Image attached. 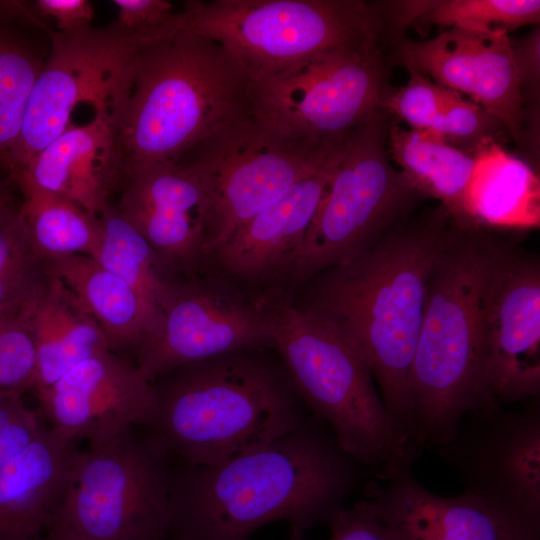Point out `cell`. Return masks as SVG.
Instances as JSON below:
<instances>
[{
  "label": "cell",
  "mask_w": 540,
  "mask_h": 540,
  "mask_svg": "<svg viewBox=\"0 0 540 540\" xmlns=\"http://www.w3.org/2000/svg\"><path fill=\"white\" fill-rule=\"evenodd\" d=\"M313 415L272 443L216 465L182 463L170 478V540H250L285 521L328 524L359 482V465Z\"/></svg>",
  "instance_id": "obj_1"
},
{
  "label": "cell",
  "mask_w": 540,
  "mask_h": 540,
  "mask_svg": "<svg viewBox=\"0 0 540 540\" xmlns=\"http://www.w3.org/2000/svg\"><path fill=\"white\" fill-rule=\"evenodd\" d=\"M452 223L440 205L410 216L368 251L311 278L313 286L300 308L335 327L360 353L410 447V370L429 277Z\"/></svg>",
  "instance_id": "obj_2"
},
{
  "label": "cell",
  "mask_w": 540,
  "mask_h": 540,
  "mask_svg": "<svg viewBox=\"0 0 540 540\" xmlns=\"http://www.w3.org/2000/svg\"><path fill=\"white\" fill-rule=\"evenodd\" d=\"M249 91L240 65L208 37L180 29L140 44L109 105L125 180L252 115Z\"/></svg>",
  "instance_id": "obj_3"
},
{
  "label": "cell",
  "mask_w": 540,
  "mask_h": 540,
  "mask_svg": "<svg viewBox=\"0 0 540 540\" xmlns=\"http://www.w3.org/2000/svg\"><path fill=\"white\" fill-rule=\"evenodd\" d=\"M263 350L189 363L153 380L146 432L170 458L209 466L299 429L306 406L282 361Z\"/></svg>",
  "instance_id": "obj_4"
},
{
  "label": "cell",
  "mask_w": 540,
  "mask_h": 540,
  "mask_svg": "<svg viewBox=\"0 0 540 540\" xmlns=\"http://www.w3.org/2000/svg\"><path fill=\"white\" fill-rule=\"evenodd\" d=\"M487 230L453 222L429 277L409 377L418 454L449 443L470 412L499 403L482 371L485 300L502 244Z\"/></svg>",
  "instance_id": "obj_5"
},
{
  "label": "cell",
  "mask_w": 540,
  "mask_h": 540,
  "mask_svg": "<svg viewBox=\"0 0 540 540\" xmlns=\"http://www.w3.org/2000/svg\"><path fill=\"white\" fill-rule=\"evenodd\" d=\"M252 303L306 408L341 450L378 479L412 465L418 454L394 426L356 348L335 327L278 292L262 293Z\"/></svg>",
  "instance_id": "obj_6"
},
{
  "label": "cell",
  "mask_w": 540,
  "mask_h": 540,
  "mask_svg": "<svg viewBox=\"0 0 540 540\" xmlns=\"http://www.w3.org/2000/svg\"><path fill=\"white\" fill-rule=\"evenodd\" d=\"M181 29L219 43L251 82L317 55L380 42L382 4L360 0H188Z\"/></svg>",
  "instance_id": "obj_7"
},
{
  "label": "cell",
  "mask_w": 540,
  "mask_h": 540,
  "mask_svg": "<svg viewBox=\"0 0 540 540\" xmlns=\"http://www.w3.org/2000/svg\"><path fill=\"white\" fill-rule=\"evenodd\" d=\"M388 116L377 108L346 138L317 212L285 272L296 284L368 251L424 199L392 164Z\"/></svg>",
  "instance_id": "obj_8"
},
{
  "label": "cell",
  "mask_w": 540,
  "mask_h": 540,
  "mask_svg": "<svg viewBox=\"0 0 540 540\" xmlns=\"http://www.w3.org/2000/svg\"><path fill=\"white\" fill-rule=\"evenodd\" d=\"M170 456L131 428L79 452L45 532L71 540H166Z\"/></svg>",
  "instance_id": "obj_9"
},
{
  "label": "cell",
  "mask_w": 540,
  "mask_h": 540,
  "mask_svg": "<svg viewBox=\"0 0 540 540\" xmlns=\"http://www.w3.org/2000/svg\"><path fill=\"white\" fill-rule=\"evenodd\" d=\"M345 140L317 143L284 136L250 115L185 154L177 162L197 177L209 200L204 257L298 182L334 161Z\"/></svg>",
  "instance_id": "obj_10"
},
{
  "label": "cell",
  "mask_w": 540,
  "mask_h": 540,
  "mask_svg": "<svg viewBox=\"0 0 540 540\" xmlns=\"http://www.w3.org/2000/svg\"><path fill=\"white\" fill-rule=\"evenodd\" d=\"M386 76L379 42L338 48L250 81L251 113L284 136L341 142L380 108Z\"/></svg>",
  "instance_id": "obj_11"
},
{
  "label": "cell",
  "mask_w": 540,
  "mask_h": 540,
  "mask_svg": "<svg viewBox=\"0 0 540 540\" xmlns=\"http://www.w3.org/2000/svg\"><path fill=\"white\" fill-rule=\"evenodd\" d=\"M436 455L465 492L502 514L540 529V400L510 412L494 404L465 416Z\"/></svg>",
  "instance_id": "obj_12"
},
{
  "label": "cell",
  "mask_w": 540,
  "mask_h": 540,
  "mask_svg": "<svg viewBox=\"0 0 540 540\" xmlns=\"http://www.w3.org/2000/svg\"><path fill=\"white\" fill-rule=\"evenodd\" d=\"M48 35L50 49L28 98L10 176L73 125L78 106L109 110L124 68L146 43L115 22L74 32L50 30Z\"/></svg>",
  "instance_id": "obj_13"
},
{
  "label": "cell",
  "mask_w": 540,
  "mask_h": 540,
  "mask_svg": "<svg viewBox=\"0 0 540 540\" xmlns=\"http://www.w3.org/2000/svg\"><path fill=\"white\" fill-rule=\"evenodd\" d=\"M482 371L499 403L540 397V262L503 242L485 300Z\"/></svg>",
  "instance_id": "obj_14"
},
{
  "label": "cell",
  "mask_w": 540,
  "mask_h": 540,
  "mask_svg": "<svg viewBox=\"0 0 540 540\" xmlns=\"http://www.w3.org/2000/svg\"><path fill=\"white\" fill-rule=\"evenodd\" d=\"M269 347L274 343L268 324L252 302L200 285H171L158 326L135 363L152 382L182 365Z\"/></svg>",
  "instance_id": "obj_15"
},
{
  "label": "cell",
  "mask_w": 540,
  "mask_h": 540,
  "mask_svg": "<svg viewBox=\"0 0 540 540\" xmlns=\"http://www.w3.org/2000/svg\"><path fill=\"white\" fill-rule=\"evenodd\" d=\"M395 44L406 69L466 94L500 120L512 140L524 143L525 109L506 32L448 28L425 40L398 35Z\"/></svg>",
  "instance_id": "obj_16"
},
{
  "label": "cell",
  "mask_w": 540,
  "mask_h": 540,
  "mask_svg": "<svg viewBox=\"0 0 540 540\" xmlns=\"http://www.w3.org/2000/svg\"><path fill=\"white\" fill-rule=\"evenodd\" d=\"M36 394L37 412L50 429L90 446L145 426L154 402L152 382L136 363L111 350L80 362Z\"/></svg>",
  "instance_id": "obj_17"
},
{
  "label": "cell",
  "mask_w": 540,
  "mask_h": 540,
  "mask_svg": "<svg viewBox=\"0 0 540 540\" xmlns=\"http://www.w3.org/2000/svg\"><path fill=\"white\" fill-rule=\"evenodd\" d=\"M116 210L162 264L189 268L204 257L209 200L197 177L181 163L154 164L129 175Z\"/></svg>",
  "instance_id": "obj_18"
},
{
  "label": "cell",
  "mask_w": 540,
  "mask_h": 540,
  "mask_svg": "<svg viewBox=\"0 0 540 540\" xmlns=\"http://www.w3.org/2000/svg\"><path fill=\"white\" fill-rule=\"evenodd\" d=\"M385 484L369 481L364 495L400 540H540V529L516 521L463 492L445 497L424 488L411 465L396 468Z\"/></svg>",
  "instance_id": "obj_19"
},
{
  "label": "cell",
  "mask_w": 540,
  "mask_h": 540,
  "mask_svg": "<svg viewBox=\"0 0 540 540\" xmlns=\"http://www.w3.org/2000/svg\"><path fill=\"white\" fill-rule=\"evenodd\" d=\"M10 177L62 194L99 217L125 180L109 110L94 109L90 121L68 127Z\"/></svg>",
  "instance_id": "obj_20"
},
{
  "label": "cell",
  "mask_w": 540,
  "mask_h": 540,
  "mask_svg": "<svg viewBox=\"0 0 540 540\" xmlns=\"http://www.w3.org/2000/svg\"><path fill=\"white\" fill-rule=\"evenodd\" d=\"M339 156L240 225L211 254L218 265L251 281L285 273L317 212Z\"/></svg>",
  "instance_id": "obj_21"
},
{
  "label": "cell",
  "mask_w": 540,
  "mask_h": 540,
  "mask_svg": "<svg viewBox=\"0 0 540 540\" xmlns=\"http://www.w3.org/2000/svg\"><path fill=\"white\" fill-rule=\"evenodd\" d=\"M80 450L47 425L0 469V540H31L46 531Z\"/></svg>",
  "instance_id": "obj_22"
},
{
  "label": "cell",
  "mask_w": 540,
  "mask_h": 540,
  "mask_svg": "<svg viewBox=\"0 0 540 540\" xmlns=\"http://www.w3.org/2000/svg\"><path fill=\"white\" fill-rule=\"evenodd\" d=\"M18 311L35 347V392L51 386L80 362L111 350L95 320L49 272Z\"/></svg>",
  "instance_id": "obj_23"
},
{
  "label": "cell",
  "mask_w": 540,
  "mask_h": 540,
  "mask_svg": "<svg viewBox=\"0 0 540 540\" xmlns=\"http://www.w3.org/2000/svg\"><path fill=\"white\" fill-rule=\"evenodd\" d=\"M47 271L75 296L104 333L110 349L135 352L156 329L136 292L95 259L82 254L45 261Z\"/></svg>",
  "instance_id": "obj_24"
},
{
  "label": "cell",
  "mask_w": 540,
  "mask_h": 540,
  "mask_svg": "<svg viewBox=\"0 0 540 540\" xmlns=\"http://www.w3.org/2000/svg\"><path fill=\"white\" fill-rule=\"evenodd\" d=\"M466 212L478 228L523 230L540 224V181L523 159L492 142L474 154L465 197Z\"/></svg>",
  "instance_id": "obj_25"
},
{
  "label": "cell",
  "mask_w": 540,
  "mask_h": 540,
  "mask_svg": "<svg viewBox=\"0 0 540 540\" xmlns=\"http://www.w3.org/2000/svg\"><path fill=\"white\" fill-rule=\"evenodd\" d=\"M388 151L391 161L424 199L437 200L458 226L478 228L465 206L474 155L451 146L433 130L405 129L392 122Z\"/></svg>",
  "instance_id": "obj_26"
},
{
  "label": "cell",
  "mask_w": 540,
  "mask_h": 540,
  "mask_svg": "<svg viewBox=\"0 0 540 540\" xmlns=\"http://www.w3.org/2000/svg\"><path fill=\"white\" fill-rule=\"evenodd\" d=\"M12 179L22 194L19 212L43 261L74 254L93 257L101 235L99 217L62 194L22 177Z\"/></svg>",
  "instance_id": "obj_27"
},
{
  "label": "cell",
  "mask_w": 540,
  "mask_h": 540,
  "mask_svg": "<svg viewBox=\"0 0 540 540\" xmlns=\"http://www.w3.org/2000/svg\"><path fill=\"white\" fill-rule=\"evenodd\" d=\"M388 14L395 31L409 25H437L474 31H504L538 24V0L390 1Z\"/></svg>",
  "instance_id": "obj_28"
},
{
  "label": "cell",
  "mask_w": 540,
  "mask_h": 540,
  "mask_svg": "<svg viewBox=\"0 0 540 540\" xmlns=\"http://www.w3.org/2000/svg\"><path fill=\"white\" fill-rule=\"evenodd\" d=\"M99 219L101 235L92 258L136 292L156 321L157 328L162 305L172 285L162 275V262L146 239L116 208L110 206Z\"/></svg>",
  "instance_id": "obj_29"
},
{
  "label": "cell",
  "mask_w": 540,
  "mask_h": 540,
  "mask_svg": "<svg viewBox=\"0 0 540 540\" xmlns=\"http://www.w3.org/2000/svg\"><path fill=\"white\" fill-rule=\"evenodd\" d=\"M46 55L0 24V167L10 174L33 84Z\"/></svg>",
  "instance_id": "obj_30"
},
{
  "label": "cell",
  "mask_w": 540,
  "mask_h": 540,
  "mask_svg": "<svg viewBox=\"0 0 540 540\" xmlns=\"http://www.w3.org/2000/svg\"><path fill=\"white\" fill-rule=\"evenodd\" d=\"M48 278L15 204L0 212V311L18 310Z\"/></svg>",
  "instance_id": "obj_31"
},
{
  "label": "cell",
  "mask_w": 540,
  "mask_h": 540,
  "mask_svg": "<svg viewBox=\"0 0 540 540\" xmlns=\"http://www.w3.org/2000/svg\"><path fill=\"white\" fill-rule=\"evenodd\" d=\"M433 131L439 133L451 146L472 155L489 143H501V139L509 135L500 120L480 105L465 100L460 93L448 88L441 118Z\"/></svg>",
  "instance_id": "obj_32"
},
{
  "label": "cell",
  "mask_w": 540,
  "mask_h": 540,
  "mask_svg": "<svg viewBox=\"0 0 540 540\" xmlns=\"http://www.w3.org/2000/svg\"><path fill=\"white\" fill-rule=\"evenodd\" d=\"M36 355L18 310L0 311V391L34 390Z\"/></svg>",
  "instance_id": "obj_33"
},
{
  "label": "cell",
  "mask_w": 540,
  "mask_h": 540,
  "mask_svg": "<svg viewBox=\"0 0 540 540\" xmlns=\"http://www.w3.org/2000/svg\"><path fill=\"white\" fill-rule=\"evenodd\" d=\"M406 85L383 97L380 108L414 130H435L444 108L446 87L413 69Z\"/></svg>",
  "instance_id": "obj_34"
},
{
  "label": "cell",
  "mask_w": 540,
  "mask_h": 540,
  "mask_svg": "<svg viewBox=\"0 0 540 540\" xmlns=\"http://www.w3.org/2000/svg\"><path fill=\"white\" fill-rule=\"evenodd\" d=\"M24 393L20 390L0 391V469L33 443L46 428L37 410L25 405Z\"/></svg>",
  "instance_id": "obj_35"
},
{
  "label": "cell",
  "mask_w": 540,
  "mask_h": 540,
  "mask_svg": "<svg viewBox=\"0 0 540 540\" xmlns=\"http://www.w3.org/2000/svg\"><path fill=\"white\" fill-rule=\"evenodd\" d=\"M115 23L130 35L150 42L181 29L182 13L167 0H114Z\"/></svg>",
  "instance_id": "obj_36"
},
{
  "label": "cell",
  "mask_w": 540,
  "mask_h": 540,
  "mask_svg": "<svg viewBox=\"0 0 540 540\" xmlns=\"http://www.w3.org/2000/svg\"><path fill=\"white\" fill-rule=\"evenodd\" d=\"M331 540H400L379 515L375 502L365 496L341 508L327 524Z\"/></svg>",
  "instance_id": "obj_37"
},
{
  "label": "cell",
  "mask_w": 540,
  "mask_h": 540,
  "mask_svg": "<svg viewBox=\"0 0 540 540\" xmlns=\"http://www.w3.org/2000/svg\"><path fill=\"white\" fill-rule=\"evenodd\" d=\"M510 45L521 85L523 104L527 99L538 103L540 84V29L521 38H510Z\"/></svg>",
  "instance_id": "obj_38"
},
{
  "label": "cell",
  "mask_w": 540,
  "mask_h": 540,
  "mask_svg": "<svg viewBox=\"0 0 540 540\" xmlns=\"http://www.w3.org/2000/svg\"><path fill=\"white\" fill-rule=\"evenodd\" d=\"M37 14L52 18L59 32H74L91 26L93 5L88 0H37L33 2Z\"/></svg>",
  "instance_id": "obj_39"
},
{
  "label": "cell",
  "mask_w": 540,
  "mask_h": 540,
  "mask_svg": "<svg viewBox=\"0 0 540 540\" xmlns=\"http://www.w3.org/2000/svg\"><path fill=\"white\" fill-rule=\"evenodd\" d=\"M0 19L20 20L47 29L43 19L37 14L33 3L27 1H0Z\"/></svg>",
  "instance_id": "obj_40"
},
{
  "label": "cell",
  "mask_w": 540,
  "mask_h": 540,
  "mask_svg": "<svg viewBox=\"0 0 540 540\" xmlns=\"http://www.w3.org/2000/svg\"><path fill=\"white\" fill-rule=\"evenodd\" d=\"M11 184H14V181L10 176L0 179V212L14 205Z\"/></svg>",
  "instance_id": "obj_41"
},
{
  "label": "cell",
  "mask_w": 540,
  "mask_h": 540,
  "mask_svg": "<svg viewBox=\"0 0 540 540\" xmlns=\"http://www.w3.org/2000/svg\"><path fill=\"white\" fill-rule=\"evenodd\" d=\"M306 530L296 527L289 526V534L287 540H307L305 537Z\"/></svg>",
  "instance_id": "obj_42"
},
{
  "label": "cell",
  "mask_w": 540,
  "mask_h": 540,
  "mask_svg": "<svg viewBox=\"0 0 540 540\" xmlns=\"http://www.w3.org/2000/svg\"><path fill=\"white\" fill-rule=\"evenodd\" d=\"M31 540H71L62 535L53 532H44L43 534L31 539Z\"/></svg>",
  "instance_id": "obj_43"
},
{
  "label": "cell",
  "mask_w": 540,
  "mask_h": 540,
  "mask_svg": "<svg viewBox=\"0 0 540 540\" xmlns=\"http://www.w3.org/2000/svg\"><path fill=\"white\" fill-rule=\"evenodd\" d=\"M166 540H170V539L168 538V539H166Z\"/></svg>",
  "instance_id": "obj_44"
}]
</instances>
